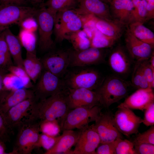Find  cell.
<instances>
[{
    "mask_svg": "<svg viewBox=\"0 0 154 154\" xmlns=\"http://www.w3.org/2000/svg\"><path fill=\"white\" fill-rule=\"evenodd\" d=\"M67 40H70L72 45L74 49L80 50L90 47L91 41L84 31L80 30L69 35Z\"/></svg>",
    "mask_w": 154,
    "mask_h": 154,
    "instance_id": "cell-29",
    "label": "cell"
},
{
    "mask_svg": "<svg viewBox=\"0 0 154 154\" xmlns=\"http://www.w3.org/2000/svg\"><path fill=\"white\" fill-rule=\"evenodd\" d=\"M21 29L34 32L38 30V24L34 16L28 17L24 19L19 25Z\"/></svg>",
    "mask_w": 154,
    "mask_h": 154,
    "instance_id": "cell-42",
    "label": "cell"
},
{
    "mask_svg": "<svg viewBox=\"0 0 154 154\" xmlns=\"http://www.w3.org/2000/svg\"><path fill=\"white\" fill-rule=\"evenodd\" d=\"M56 14L44 7L37 9L35 17L38 24L40 49L46 51L53 49L54 43L52 38Z\"/></svg>",
    "mask_w": 154,
    "mask_h": 154,
    "instance_id": "cell-5",
    "label": "cell"
},
{
    "mask_svg": "<svg viewBox=\"0 0 154 154\" xmlns=\"http://www.w3.org/2000/svg\"><path fill=\"white\" fill-rule=\"evenodd\" d=\"M38 101L35 96L26 99L9 109L3 116L8 128L17 129L34 105Z\"/></svg>",
    "mask_w": 154,
    "mask_h": 154,
    "instance_id": "cell-16",
    "label": "cell"
},
{
    "mask_svg": "<svg viewBox=\"0 0 154 154\" xmlns=\"http://www.w3.org/2000/svg\"><path fill=\"white\" fill-rule=\"evenodd\" d=\"M80 130V134L74 149L69 154H96L100 139L94 124Z\"/></svg>",
    "mask_w": 154,
    "mask_h": 154,
    "instance_id": "cell-13",
    "label": "cell"
},
{
    "mask_svg": "<svg viewBox=\"0 0 154 154\" xmlns=\"http://www.w3.org/2000/svg\"><path fill=\"white\" fill-rule=\"evenodd\" d=\"M104 2H111L112 0H102Z\"/></svg>",
    "mask_w": 154,
    "mask_h": 154,
    "instance_id": "cell-53",
    "label": "cell"
},
{
    "mask_svg": "<svg viewBox=\"0 0 154 154\" xmlns=\"http://www.w3.org/2000/svg\"><path fill=\"white\" fill-rule=\"evenodd\" d=\"M78 3L79 0H47L40 6L56 14L60 11L74 9Z\"/></svg>",
    "mask_w": 154,
    "mask_h": 154,
    "instance_id": "cell-28",
    "label": "cell"
},
{
    "mask_svg": "<svg viewBox=\"0 0 154 154\" xmlns=\"http://www.w3.org/2000/svg\"><path fill=\"white\" fill-rule=\"evenodd\" d=\"M125 41L130 56L136 61L149 60L154 53V46L139 39L128 29L125 35Z\"/></svg>",
    "mask_w": 154,
    "mask_h": 154,
    "instance_id": "cell-17",
    "label": "cell"
},
{
    "mask_svg": "<svg viewBox=\"0 0 154 154\" xmlns=\"http://www.w3.org/2000/svg\"><path fill=\"white\" fill-rule=\"evenodd\" d=\"M57 138L44 133L40 134L39 147L42 146L47 149V150L49 149L54 145Z\"/></svg>",
    "mask_w": 154,
    "mask_h": 154,
    "instance_id": "cell-46",
    "label": "cell"
},
{
    "mask_svg": "<svg viewBox=\"0 0 154 154\" xmlns=\"http://www.w3.org/2000/svg\"><path fill=\"white\" fill-rule=\"evenodd\" d=\"M131 82L132 85L138 89L150 88L140 68L139 61L136 62L132 74Z\"/></svg>",
    "mask_w": 154,
    "mask_h": 154,
    "instance_id": "cell-34",
    "label": "cell"
},
{
    "mask_svg": "<svg viewBox=\"0 0 154 154\" xmlns=\"http://www.w3.org/2000/svg\"><path fill=\"white\" fill-rule=\"evenodd\" d=\"M40 131L42 133L53 136L57 133L58 126L57 121L40 123Z\"/></svg>",
    "mask_w": 154,
    "mask_h": 154,
    "instance_id": "cell-40",
    "label": "cell"
},
{
    "mask_svg": "<svg viewBox=\"0 0 154 154\" xmlns=\"http://www.w3.org/2000/svg\"><path fill=\"white\" fill-rule=\"evenodd\" d=\"M13 65L3 32H0V70L8 72L9 68Z\"/></svg>",
    "mask_w": 154,
    "mask_h": 154,
    "instance_id": "cell-30",
    "label": "cell"
},
{
    "mask_svg": "<svg viewBox=\"0 0 154 154\" xmlns=\"http://www.w3.org/2000/svg\"><path fill=\"white\" fill-rule=\"evenodd\" d=\"M129 86L127 82L117 76H110L103 80L95 90L100 106L108 108L125 97Z\"/></svg>",
    "mask_w": 154,
    "mask_h": 154,
    "instance_id": "cell-3",
    "label": "cell"
},
{
    "mask_svg": "<svg viewBox=\"0 0 154 154\" xmlns=\"http://www.w3.org/2000/svg\"><path fill=\"white\" fill-rule=\"evenodd\" d=\"M133 142L154 145V125L147 131L136 135Z\"/></svg>",
    "mask_w": 154,
    "mask_h": 154,
    "instance_id": "cell-39",
    "label": "cell"
},
{
    "mask_svg": "<svg viewBox=\"0 0 154 154\" xmlns=\"http://www.w3.org/2000/svg\"><path fill=\"white\" fill-rule=\"evenodd\" d=\"M12 132L8 127L0 112V139L5 142L10 141V135Z\"/></svg>",
    "mask_w": 154,
    "mask_h": 154,
    "instance_id": "cell-41",
    "label": "cell"
},
{
    "mask_svg": "<svg viewBox=\"0 0 154 154\" xmlns=\"http://www.w3.org/2000/svg\"><path fill=\"white\" fill-rule=\"evenodd\" d=\"M145 126H151L154 125V102L151 103L145 110L142 123Z\"/></svg>",
    "mask_w": 154,
    "mask_h": 154,
    "instance_id": "cell-43",
    "label": "cell"
},
{
    "mask_svg": "<svg viewBox=\"0 0 154 154\" xmlns=\"http://www.w3.org/2000/svg\"><path fill=\"white\" fill-rule=\"evenodd\" d=\"M147 1H148L149 0H146Z\"/></svg>",
    "mask_w": 154,
    "mask_h": 154,
    "instance_id": "cell-54",
    "label": "cell"
},
{
    "mask_svg": "<svg viewBox=\"0 0 154 154\" xmlns=\"http://www.w3.org/2000/svg\"><path fill=\"white\" fill-rule=\"evenodd\" d=\"M35 32L21 29L18 36L26 52L36 54L37 37Z\"/></svg>",
    "mask_w": 154,
    "mask_h": 154,
    "instance_id": "cell-31",
    "label": "cell"
},
{
    "mask_svg": "<svg viewBox=\"0 0 154 154\" xmlns=\"http://www.w3.org/2000/svg\"><path fill=\"white\" fill-rule=\"evenodd\" d=\"M114 115V120L118 130L127 137L136 134L143 119L136 115L131 109L124 107L117 108Z\"/></svg>",
    "mask_w": 154,
    "mask_h": 154,
    "instance_id": "cell-11",
    "label": "cell"
},
{
    "mask_svg": "<svg viewBox=\"0 0 154 154\" xmlns=\"http://www.w3.org/2000/svg\"><path fill=\"white\" fill-rule=\"evenodd\" d=\"M132 0L133 8L131 22H138L143 23L147 21L146 7L147 1L146 0Z\"/></svg>",
    "mask_w": 154,
    "mask_h": 154,
    "instance_id": "cell-32",
    "label": "cell"
},
{
    "mask_svg": "<svg viewBox=\"0 0 154 154\" xmlns=\"http://www.w3.org/2000/svg\"><path fill=\"white\" fill-rule=\"evenodd\" d=\"M115 154H136L133 142L119 138L115 141Z\"/></svg>",
    "mask_w": 154,
    "mask_h": 154,
    "instance_id": "cell-35",
    "label": "cell"
},
{
    "mask_svg": "<svg viewBox=\"0 0 154 154\" xmlns=\"http://www.w3.org/2000/svg\"><path fill=\"white\" fill-rule=\"evenodd\" d=\"M43 70L60 78L69 67V50L52 51L40 59Z\"/></svg>",
    "mask_w": 154,
    "mask_h": 154,
    "instance_id": "cell-12",
    "label": "cell"
},
{
    "mask_svg": "<svg viewBox=\"0 0 154 154\" xmlns=\"http://www.w3.org/2000/svg\"><path fill=\"white\" fill-rule=\"evenodd\" d=\"M66 97L70 110L79 107L92 108L100 106L95 90L82 88H66Z\"/></svg>",
    "mask_w": 154,
    "mask_h": 154,
    "instance_id": "cell-14",
    "label": "cell"
},
{
    "mask_svg": "<svg viewBox=\"0 0 154 154\" xmlns=\"http://www.w3.org/2000/svg\"><path fill=\"white\" fill-rule=\"evenodd\" d=\"M32 3L34 5L40 4V5L44 2L45 0H28Z\"/></svg>",
    "mask_w": 154,
    "mask_h": 154,
    "instance_id": "cell-51",
    "label": "cell"
},
{
    "mask_svg": "<svg viewBox=\"0 0 154 154\" xmlns=\"http://www.w3.org/2000/svg\"><path fill=\"white\" fill-rule=\"evenodd\" d=\"M94 125L99 135L100 143L112 142L122 138V134L115 124L114 115L110 112H102Z\"/></svg>",
    "mask_w": 154,
    "mask_h": 154,
    "instance_id": "cell-15",
    "label": "cell"
},
{
    "mask_svg": "<svg viewBox=\"0 0 154 154\" xmlns=\"http://www.w3.org/2000/svg\"><path fill=\"white\" fill-rule=\"evenodd\" d=\"M8 71V72L13 74L22 79L25 84L26 88L33 87L31 80L24 69L14 64L9 68Z\"/></svg>",
    "mask_w": 154,
    "mask_h": 154,
    "instance_id": "cell-38",
    "label": "cell"
},
{
    "mask_svg": "<svg viewBox=\"0 0 154 154\" xmlns=\"http://www.w3.org/2000/svg\"><path fill=\"white\" fill-rule=\"evenodd\" d=\"M153 102L154 94L152 88L138 89L117 107L126 108L143 111Z\"/></svg>",
    "mask_w": 154,
    "mask_h": 154,
    "instance_id": "cell-19",
    "label": "cell"
},
{
    "mask_svg": "<svg viewBox=\"0 0 154 154\" xmlns=\"http://www.w3.org/2000/svg\"><path fill=\"white\" fill-rule=\"evenodd\" d=\"M103 49L90 47L80 50H69V67H84L104 62L105 53Z\"/></svg>",
    "mask_w": 154,
    "mask_h": 154,
    "instance_id": "cell-10",
    "label": "cell"
},
{
    "mask_svg": "<svg viewBox=\"0 0 154 154\" xmlns=\"http://www.w3.org/2000/svg\"><path fill=\"white\" fill-rule=\"evenodd\" d=\"M146 20L154 18V0H149L147 1L146 7Z\"/></svg>",
    "mask_w": 154,
    "mask_h": 154,
    "instance_id": "cell-47",
    "label": "cell"
},
{
    "mask_svg": "<svg viewBox=\"0 0 154 154\" xmlns=\"http://www.w3.org/2000/svg\"><path fill=\"white\" fill-rule=\"evenodd\" d=\"M12 151L10 154H31L39 147L40 131L39 121L23 119L18 127Z\"/></svg>",
    "mask_w": 154,
    "mask_h": 154,
    "instance_id": "cell-2",
    "label": "cell"
},
{
    "mask_svg": "<svg viewBox=\"0 0 154 154\" xmlns=\"http://www.w3.org/2000/svg\"><path fill=\"white\" fill-rule=\"evenodd\" d=\"M100 106L92 108L79 107L70 110L60 123V127L63 131L77 129H82L95 121L101 113Z\"/></svg>",
    "mask_w": 154,
    "mask_h": 154,
    "instance_id": "cell-4",
    "label": "cell"
},
{
    "mask_svg": "<svg viewBox=\"0 0 154 154\" xmlns=\"http://www.w3.org/2000/svg\"><path fill=\"white\" fill-rule=\"evenodd\" d=\"M139 61L140 68L149 84V87H154V69L151 67L149 60Z\"/></svg>",
    "mask_w": 154,
    "mask_h": 154,
    "instance_id": "cell-37",
    "label": "cell"
},
{
    "mask_svg": "<svg viewBox=\"0 0 154 154\" xmlns=\"http://www.w3.org/2000/svg\"><path fill=\"white\" fill-rule=\"evenodd\" d=\"M3 83L5 87L8 90L26 88L25 84L22 79L9 72L5 75Z\"/></svg>",
    "mask_w": 154,
    "mask_h": 154,
    "instance_id": "cell-36",
    "label": "cell"
},
{
    "mask_svg": "<svg viewBox=\"0 0 154 154\" xmlns=\"http://www.w3.org/2000/svg\"><path fill=\"white\" fill-rule=\"evenodd\" d=\"M33 87L35 96L38 101L54 95L66 88L60 78L43 70Z\"/></svg>",
    "mask_w": 154,
    "mask_h": 154,
    "instance_id": "cell-9",
    "label": "cell"
},
{
    "mask_svg": "<svg viewBox=\"0 0 154 154\" xmlns=\"http://www.w3.org/2000/svg\"><path fill=\"white\" fill-rule=\"evenodd\" d=\"M117 40L105 35L96 29L90 40V47L102 49L110 48Z\"/></svg>",
    "mask_w": 154,
    "mask_h": 154,
    "instance_id": "cell-33",
    "label": "cell"
},
{
    "mask_svg": "<svg viewBox=\"0 0 154 154\" xmlns=\"http://www.w3.org/2000/svg\"><path fill=\"white\" fill-rule=\"evenodd\" d=\"M78 8L74 9L78 15L93 16L107 20H112L110 9L102 0H79Z\"/></svg>",
    "mask_w": 154,
    "mask_h": 154,
    "instance_id": "cell-18",
    "label": "cell"
},
{
    "mask_svg": "<svg viewBox=\"0 0 154 154\" xmlns=\"http://www.w3.org/2000/svg\"><path fill=\"white\" fill-rule=\"evenodd\" d=\"M143 24L138 22H131L128 24V30L139 39L154 46V34Z\"/></svg>",
    "mask_w": 154,
    "mask_h": 154,
    "instance_id": "cell-27",
    "label": "cell"
},
{
    "mask_svg": "<svg viewBox=\"0 0 154 154\" xmlns=\"http://www.w3.org/2000/svg\"><path fill=\"white\" fill-rule=\"evenodd\" d=\"M3 31L14 65L24 69L22 56V46L18 36L14 35L9 28Z\"/></svg>",
    "mask_w": 154,
    "mask_h": 154,
    "instance_id": "cell-24",
    "label": "cell"
},
{
    "mask_svg": "<svg viewBox=\"0 0 154 154\" xmlns=\"http://www.w3.org/2000/svg\"><path fill=\"white\" fill-rule=\"evenodd\" d=\"M83 25L82 19L74 9L57 12L53 30L56 41L61 42L67 40L69 35L80 30Z\"/></svg>",
    "mask_w": 154,
    "mask_h": 154,
    "instance_id": "cell-6",
    "label": "cell"
},
{
    "mask_svg": "<svg viewBox=\"0 0 154 154\" xmlns=\"http://www.w3.org/2000/svg\"><path fill=\"white\" fill-rule=\"evenodd\" d=\"M37 9L34 7L12 4L0 5V32L11 25H19L25 18L35 16Z\"/></svg>",
    "mask_w": 154,
    "mask_h": 154,
    "instance_id": "cell-8",
    "label": "cell"
},
{
    "mask_svg": "<svg viewBox=\"0 0 154 154\" xmlns=\"http://www.w3.org/2000/svg\"><path fill=\"white\" fill-rule=\"evenodd\" d=\"M65 130L57 137L53 146L44 153V154H69L72 147L75 145L79 137L80 130Z\"/></svg>",
    "mask_w": 154,
    "mask_h": 154,
    "instance_id": "cell-20",
    "label": "cell"
},
{
    "mask_svg": "<svg viewBox=\"0 0 154 154\" xmlns=\"http://www.w3.org/2000/svg\"><path fill=\"white\" fill-rule=\"evenodd\" d=\"M96 28L105 35L117 40L120 37L124 25L114 21L100 19L92 16Z\"/></svg>",
    "mask_w": 154,
    "mask_h": 154,
    "instance_id": "cell-25",
    "label": "cell"
},
{
    "mask_svg": "<svg viewBox=\"0 0 154 154\" xmlns=\"http://www.w3.org/2000/svg\"><path fill=\"white\" fill-rule=\"evenodd\" d=\"M150 65L152 68L154 69V53L149 59Z\"/></svg>",
    "mask_w": 154,
    "mask_h": 154,
    "instance_id": "cell-52",
    "label": "cell"
},
{
    "mask_svg": "<svg viewBox=\"0 0 154 154\" xmlns=\"http://www.w3.org/2000/svg\"><path fill=\"white\" fill-rule=\"evenodd\" d=\"M5 143L0 139V154H8L6 152V148Z\"/></svg>",
    "mask_w": 154,
    "mask_h": 154,
    "instance_id": "cell-50",
    "label": "cell"
},
{
    "mask_svg": "<svg viewBox=\"0 0 154 154\" xmlns=\"http://www.w3.org/2000/svg\"><path fill=\"white\" fill-rule=\"evenodd\" d=\"M34 96L33 89L23 88L9 90L0 102V112L3 115L12 107Z\"/></svg>",
    "mask_w": 154,
    "mask_h": 154,
    "instance_id": "cell-22",
    "label": "cell"
},
{
    "mask_svg": "<svg viewBox=\"0 0 154 154\" xmlns=\"http://www.w3.org/2000/svg\"><path fill=\"white\" fill-rule=\"evenodd\" d=\"M3 4H12L26 6L27 0H0V5Z\"/></svg>",
    "mask_w": 154,
    "mask_h": 154,
    "instance_id": "cell-49",
    "label": "cell"
},
{
    "mask_svg": "<svg viewBox=\"0 0 154 154\" xmlns=\"http://www.w3.org/2000/svg\"><path fill=\"white\" fill-rule=\"evenodd\" d=\"M111 2L110 12L114 20L124 26L130 23L133 8L132 0H112Z\"/></svg>",
    "mask_w": 154,
    "mask_h": 154,
    "instance_id": "cell-23",
    "label": "cell"
},
{
    "mask_svg": "<svg viewBox=\"0 0 154 154\" xmlns=\"http://www.w3.org/2000/svg\"><path fill=\"white\" fill-rule=\"evenodd\" d=\"M108 63L112 70L121 75L128 74L131 65L129 57L120 46H117L112 51L109 57Z\"/></svg>",
    "mask_w": 154,
    "mask_h": 154,
    "instance_id": "cell-21",
    "label": "cell"
},
{
    "mask_svg": "<svg viewBox=\"0 0 154 154\" xmlns=\"http://www.w3.org/2000/svg\"><path fill=\"white\" fill-rule=\"evenodd\" d=\"M133 142L134 144V148L136 154H154V145Z\"/></svg>",
    "mask_w": 154,
    "mask_h": 154,
    "instance_id": "cell-44",
    "label": "cell"
},
{
    "mask_svg": "<svg viewBox=\"0 0 154 154\" xmlns=\"http://www.w3.org/2000/svg\"><path fill=\"white\" fill-rule=\"evenodd\" d=\"M23 66L31 80L35 83L43 70L40 59L37 57L36 54L26 52V58L23 59Z\"/></svg>",
    "mask_w": 154,
    "mask_h": 154,
    "instance_id": "cell-26",
    "label": "cell"
},
{
    "mask_svg": "<svg viewBox=\"0 0 154 154\" xmlns=\"http://www.w3.org/2000/svg\"><path fill=\"white\" fill-rule=\"evenodd\" d=\"M96 154H115V141L100 143L96 149Z\"/></svg>",
    "mask_w": 154,
    "mask_h": 154,
    "instance_id": "cell-45",
    "label": "cell"
},
{
    "mask_svg": "<svg viewBox=\"0 0 154 154\" xmlns=\"http://www.w3.org/2000/svg\"><path fill=\"white\" fill-rule=\"evenodd\" d=\"M37 102L23 119L28 121H60V123L70 110L66 97V89Z\"/></svg>",
    "mask_w": 154,
    "mask_h": 154,
    "instance_id": "cell-1",
    "label": "cell"
},
{
    "mask_svg": "<svg viewBox=\"0 0 154 154\" xmlns=\"http://www.w3.org/2000/svg\"><path fill=\"white\" fill-rule=\"evenodd\" d=\"M63 80L66 88H82L95 90L103 80L97 71L93 69L84 68L71 72Z\"/></svg>",
    "mask_w": 154,
    "mask_h": 154,
    "instance_id": "cell-7",
    "label": "cell"
},
{
    "mask_svg": "<svg viewBox=\"0 0 154 154\" xmlns=\"http://www.w3.org/2000/svg\"><path fill=\"white\" fill-rule=\"evenodd\" d=\"M7 73L0 70V102L7 92L9 90L5 87L3 83L4 77Z\"/></svg>",
    "mask_w": 154,
    "mask_h": 154,
    "instance_id": "cell-48",
    "label": "cell"
}]
</instances>
